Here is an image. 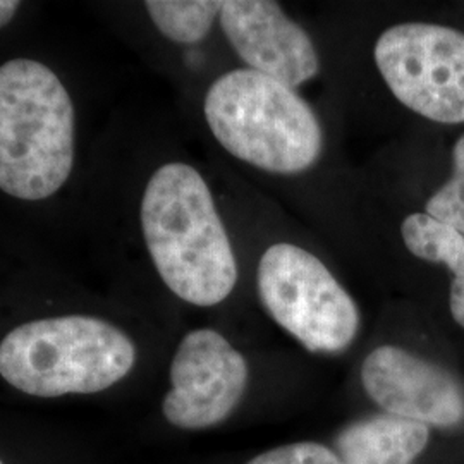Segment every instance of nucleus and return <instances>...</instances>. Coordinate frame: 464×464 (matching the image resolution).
I'll list each match as a JSON object with an SVG mask.
<instances>
[{
    "label": "nucleus",
    "mask_w": 464,
    "mask_h": 464,
    "mask_svg": "<svg viewBox=\"0 0 464 464\" xmlns=\"http://www.w3.org/2000/svg\"><path fill=\"white\" fill-rule=\"evenodd\" d=\"M140 216L150 258L178 298L208 308L231 295L237 282L231 239L195 167L170 162L157 169Z\"/></svg>",
    "instance_id": "nucleus-1"
},
{
    "label": "nucleus",
    "mask_w": 464,
    "mask_h": 464,
    "mask_svg": "<svg viewBox=\"0 0 464 464\" xmlns=\"http://www.w3.org/2000/svg\"><path fill=\"white\" fill-rule=\"evenodd\" d=\"M136 360L126 332L83 314L30 320L0 341V379L34 399L105 392L133 372Z\"/></svg>",
    "instance_id": "nucleus-2"
},
{
    "label": "nucleus",
    "mask_w": 464,
    "mask_h": 464,
    "mask_svg": "<svg viewBox=\"0 0 464 464\" xmlns=\"http://www.w3.org/2000/svg\"><path fill=\"white\" fill-rule=\"evenodd\" d=\"M74 105L49 66H0V189L17 199L55 195L74 166Z\"/></svg>",
    "instance_id": "nucleus-3"
},
{
    "label": "nucleus",
    "mask_w": 464,
    "mask_h": 464,
    "mask_svg": "<svg viewBox=\"0 0 464 464\" xmlns=\"http://www.w3.org/2000/svg\"><path fill=\"white\" fill-rule=\"evenodd\" d=\"M205 119L236 159L276 174H298L322 151V128L298 93L251 69L222 74L205 97Z\"/></svg>",
    "instance_id": "nucleus-4"
},
{
    "label": "nucleus",
    "mask_w": 464,
    "mask_h": 464,
    "mask_svg": "<svg viewBox=\"0 0 464 464\" xmlns=\"http://www.w3.org/2000/svg\"><path fill=\"white\" fill-rule=\"evenodd\" d=\"M258 295L268 315L310 353L337 354L354 343L360 310L315 255L291 243L266 249Z\"/></svg>",
    "instance_id": "nucleus-5"
},
{
    "label": "nucleus",
    "mask_w": 464,
    "mask_h": 464,
    "mask_svg": "<svg viewBox=\"0 0 464 464\" xmlns=\"http://www.w3.org/2000/svg\"><path fill=\"white\" fill-rule=\"evenodd\" d=\"M375 63L394 97L435 122H464V34L401 23L381 34Z\"/></svg>",
    "instance_id": "nucleus-6"
},
{
    "label": "nucleus",
    "mask_w": 464,
    "mask_h": 464,
    "mask_svg": "<svg viewBox=\"0 0 464 464\" xmlns=\"http://www.w3.org/2000/svg\"><path fill=\"white\" fill-rule=\"evenodd\" d=\"M162 416L178 430L203 431L227 421L246 394L245 356L214 329L188 332L169 370Z\"/></svg>",
    "instance_id": "nucleus-7"
},
{
    "label": "nucleus",
    "mask_w": 464,
    "mask_h": 464,
    "mask_svg": "<svg viewBox=\"0 0 464 464\" xmlns=\"http://www.w3.org/2000/svg\"><path fill=\"white\" fill-rule=\"evenodd\" d=\"M362 383L383 413L450 429L464 420V392L446 368L398 346L373 349L362 365Z\"/></svg>",
    "instance_id": "nucleus-8"
},
{
    "label": "nucleus",
    "mask_w": 464,
    "mask_h": 464,
    "mask_svg": "<svg viewBox=\"0 0 464 464\" xmlns=\"http://www.w3.org/2000/svg\"><path fill=\"white\" fill-rule=\"evenodd\" d=\"M222 30L248 69L298 88L320 71L308 34L270 0H227L220 11Z\"/></svg>",
    "instance_id": "nucleus-9"
},
{
    "label": "nucleus",
    "mask_w": 464,
    "mask_h": 464,
    "mask_svg": "<svg viewBox=\"0 0 464 464\" xmlns=\"http://www.w3.org/2000/svg\"><path fill=\"white\" fill-rule=\"evenodd\" d=\"M429 442L427 425L382 413L348 425L335 452L343 464H415Z\"/></svg>",
    "instance_id": "nucleus-10"
},
{
    "label": "nucleus",
    "mask_w": 464,
    "mask_h": 464,
    "mask_svg": "<svg viewBox=\"0 0 464 464\" xmlns=\"http://www.w3.org/2000/svg\"><path fill=\"white\" fill-rule=\"evenodd\" d=\"M401 234L406 248L431 264H444L454 274L450 289H464V234L429 214L406 217Z\"/></svg>",
    "instance_id": "nucleus-11"
},
{
    "label": "nucleus",
    "mask_w": 464,
    "mask_h": 464,
    "mask_svg": "<svg viewBox=\"0 0 464 464\" xmlns=\"http://www.w3.org/2000/svg\"><path fill=\"white\" fill-rule=\"evenodd\" d=\"M224 2L217 0H149L145 2L157 30L178 44H198L220 16Z\"/></svg>",
    "instance_id": "nucleus-12"
},
{
    "label": "nucleus",
    "mask_w": 464,
    "mask_h": 464,
    "mask_svg": "<svg viewBox=\"0 0 464 464\" xmlns=\"http://www.w3.org/2000/svg\"><path fill=\"white\" fill-rule=\"evenodd\" d=\"M427 214L464 234V136L454 145V174L427 201Z\"/></svg>",
    "instance_id": "nucleus-13"
},
{
    "label": "nucleus",
    "mask_w": 464,
    "mask_h": 464,
    "mask_svg": "<svg viewBox=\"0 0 464 464\" xmlns=\"http://www.w3.org/2000/svg\"><path fill=\"white\" fill-rule=\"evenodd\" d=\"M246 464H343L334 449L318 442H295L268 449Z\"/></svg>",
    "instance_id": "nucleus-14"
},
{
    "label": "nucleus",
    "mask_w": 464,
    "mask_h": 464,
    "mask_svg": "<svg viewBox=\"0 0 464 464\" xmlns=\"http://www.w3.org/2000/svg\"><path fill=\"white\" fill-rule=\"evenodd\" d=\"M19 7H21V2L16 0H0V28H4L13 21Z\"/></svg>",
    "instance_id": "nucleus-15"
},
{
    "label": "nucleus",
    "mask_w": 464,
    "mask_h": 464,
    "mask_svg": "<svg viewBox=\"0 0 464 464\" xmlns=\"http://www.w3.org/2000/svg\"><path fill=\"white\" fill-rule=\"evenodd\" d=\"M0 464H9V461L5 459V456L0 452Z\"/></svg>",
    "instance_id": "nucleus-16"
}]
</instances>
